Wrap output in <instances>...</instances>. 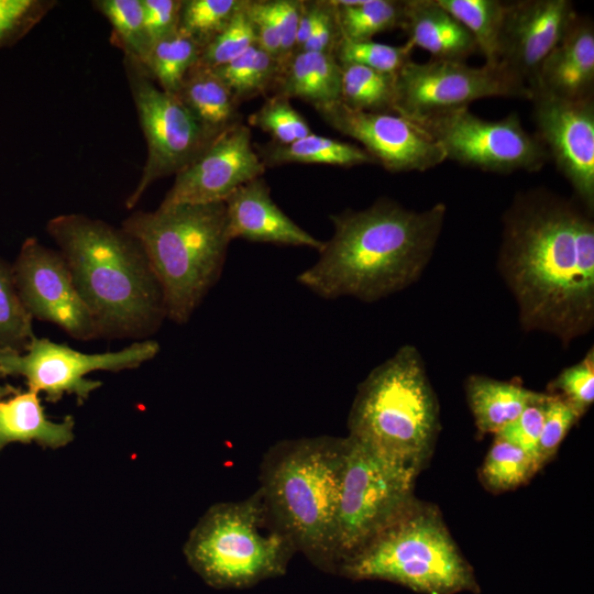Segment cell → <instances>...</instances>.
<instances>
[{"mask_svg":"<svg viewBox=\"0 0 594 594\" xmlns=\"http://www.w3.org/2000/svg\"><path fill=\"white\" fill-rule=\"evenodd\" d=\"M265 169L252 142L251 129L237 123L175 175L160 206L224 202L238 188L262 177Z\"/></svg>","mask_w":594,"mask_h":594,"instance_id":"17","label":"cell"},{"mask_svg":"<svg viewBox=\"0 0 594 594\" xmlns=\"http://www.w3.org/2000/svg\"><path fill=\"white\" fill-rule=\"evenodd\" d=\"M254 147L266 168L284 164L353 167L375 163L365 150L355 144L315 133L288 144L271 141Z\"/></svg>","mask_w":594,"mask_h":594,"instance_id":"26","label":"cell"},{"mask_svg":"<svg viewBox=\"0 0 594 594\" xmlns=\"http://www.w3.org/2000/svg\"><path fill=\"white\" fill-rule=\"evenodd\" d=\"M348 427V437L420 471L440 422L439 404L416 346H400L370 372L358 387Z\"/></svg>","mask_w":594,"mask_h":594,"instance_id":"6","label":"cell"},{"mask_svg":"<svg viewBox=\"0 0 594 594\" xmlns=\"http://www.w3.org/2000/svg\"><path fill=\"white\" fill-rule=\"evenodd\" d=\"M160 349L156 341L146 339L120 351L84 353L66 343L35 337L24 352L0 351V377H24L29 388L44 393L51 403L70 394L82 404L102 384L87 378L89 373L136 369L153 360Z\"/></svg>","mask_w":594,"mask_h":594,"instance_id":"12","label":"cell"},{"mask_svg":"<svg viewBox=\"0 0 594 594\" xmlns=\"http://www.w3.org/2000/svg\"><path fill=\"white\" fill-rule=\"evenodd\" d=\"M550 394H557L571 404L582 416L594 400V350L584 358L562 370L548 386Z\"/></svg>","mask_w":594,"mask_h":594,"instance_id":"41","label":"cell"},{"mask_svg":"<svg viewBox=\"0 0 594 594\" xmlns=\"http://www.w3.org/2000/svg\"><path fill=\"white\" fill-rule=\"evenodd\" d=\"M121 228L139 241L162 288L166 318L189 321L222 273L228 246L224 202L135 211Z\"/></svg>","mask_w":594,"mask_h":594,"instance_id":"5","label":"cell"},{"mask_svg":"<svg viewBox=\"0 0 594 594\" xmlns=\"http://www.w3.org/2000/svg\"><path fill=\"white\" fill-rule=\"evenodd\" d=\"M74 427L72 416L48 419L37 392L0 383V451L11 442L58 449L73 441Z\"/></svg>","mask_w":594,"mask_h":594,"instance_id":"21","label":"cell"},{"mask_svg":"<svg viewBox=\"0 0 594 594\" xmlns=\"http://www.w3.org/2000/svg\"><path fill=\"white\" fill-rule=\"evenodd\" d=\"M343 38L370 41L374 35L402 29L405 0H329Z\"/></svg>","mask_w":594,"mask_h":594,"instance_id":"27","label":"cell"},{"mask_svg":"<svg viewBox=\"0 0 594 594\" xmlns=\"http://www.w3.org/2000/svg\"><path fill=\"white\" fill-rule=\"evenodd\" d=\"M465 393L475 425L483 433H497L542 395L519 383L477 374L468 377Z\"/></svg>","mask_w":594,"mask_h":594,"instance_id":"24","label":"cell"},{"mask_svg":"<svg viewBox=\"0 0 594 594\" xmlns=\"http://www.w3.org/2000/svg\"><path fill=\"white\" fill-rule=\"evenodd\" d=\"M321 13V0L305 1L299 19L295 53L298 52L311 36ZM294 53V54H295Z\"/></svg>","mask_w":594,"mask_h":594,"instance_id":"47","label":"cell"},{"mask_svg":"<svg viewBox=\"0 0 594 594\" xmlns=\"http://www.w3.org/2000/svg\"><path fill=\"white\" fill-rule=\"evenodd\" d=\"M92 4L112 28L110 41L121 48L125 57L142 63L150 48L142 1L97 0Z\"/></svg>","mask_w":594,"mask_h":594,"instance_id":"33","label":"cell"},{"mask_svg":"<svg viewBox=\"0 0 594 594\" xmlns=\"http://www.w3.org/2000/svg\"><path fill=\"white\" fill-rule=\"evenodd\" d=\"M538 470L535 459L521 448L495 437L483 463L481 475L491 491L502 492L524 484Z\"/></svg>","mask_w":594,"mask_h":594,"instance_id":"34","label":"cell"},{"mask_svg":"<svg viewBox=\"0 0 594 594\" xmlns=\"http://www.w3.org/2000/svg\"><path fill=\"white\" fill-rule=\"evenodd\" d=\"M414 47L409 43L389 45L370 41H350L341 37L333 55L340 65L356 64L382 73L397 74L411 59Z\"/></svg>","mask_w":594,"mask_h":594,"instance_id":"36","label":"cell"},{"mask_svg":"<svg viewBox=\"0 0 594 594\" xmlns=\"http://www.w3.org/2000/svg\"><path fill=\"white\" fill-rule=\"evenodd\" d=\"M147 156L138 185L125 199L132 209L156 180L176 175L219 135L208 130L177 96L162 90L135 59L123 57Z\"/></svg>","mask_w":594,"mask_h":594,"instance_id":"11","label":"cell"},{"mask_svg":"<svg viewBox=\"0 0 594 594\" xmlns=\"http://www.w3.org/2000/svg\"><path fill=\"white\" fill-rule=\"evenodd\" d=\"M578 13L570 0L506 2L499 63L534 92L539 68Z\"/></svg>","mask_w":594,"mask_h":594,"instance_id":"18","label":"cell"},{"mask_svg":"<svg viewBox=\"0 0 594 594\" xmlns=\"http://www.w3.org/2000/svg\"><path fill=\"white\" fill-rule=\"evenodd\" d=\"M227 231L230 240L277 245L306 246L319 251L323 241L294 222L273 200L271 188L262 177L238 188L224 200Z\"/></svg>","mask_w":594,"mask_h":594,"instance_id":"19","label":"cell"},{"mask_svg":"<svg viewBox=\"0 0 594 594\" xmlns=\"http://www.w3.org/2000/svg\"><path fill=\"white\" fill-rule=\"evenodd\" d=\"M296 548L260 494L211 506L184 547L194 571L216 588H243L283 575Z\"/></svg>","mask_w":594,"mask_h":594,"instance_id":"8","label":"cell"},{"mask_svg":"<svg viewBox=\"0 0 594 594\" xmlns=\"http://www.w3.org/2000/svg\"><path fill=\"white\" fill-rule=\"evenodd\" d=\"M245 9L254 30L256 45L277 61L280 37L268 0H245Z\"/></svg>","mask_w":594,"mask_h":594,"instance_id":"45","label":"cell"},{"mask_svg":"<svg viewBox=\"0 0 594 594\" xmlns=\"http://www.w3.org/2000/svg\"><path fill=\"white\" fill-rule=\"evenodd\" d=\"M238 105L272 90L278 75L275 57L256 44L233 61L212 68Z\"/></svg>","mask_w":594,"mask_h":594,"instance_id":"30","label":"cell"},{"mask_svg":"<svg viewBox=\"0 0 594 594\" xmlns=\"http://www.w3.org/2000/svg\"><path fill=\"white\" fill-rule=\"evenodd\" d=\"M57 3L55 0H0V47L24 37Z\"/></svg>","mask_w":594,"mask_h":594,"instance_id":"40","label":"cell"},{"mask_svg":"<svg viewBox=\"0 0 594 594\" xmlns=\"http://www.w3.org/2000/svg\"><path fill=\"white\" fill-rule=\"evenodd\" d=\"M255 44L254 30L243 0L230 23L202 48L196 66L216 68L233 61Z\"/></svg>","mask_w":594,"mask_h":594,"instance_id":"38","label":"cell"},{"mask_svg":"<svg viewBox=\"0 0 594 594\" xmlns=\"http://www.w3.org/2000/svg\"><path fill=\"white\" fill-rule=\"evenodd\" d=\"M535 92L564 100L594 98V26L576 15L562 38L542 62Z\"/></svg>","mask_w":594,"mask_h":594,"instance_id":"20","label":"cell"},{"mask_svg":"<svg viewBox=\"0 0 594 594\" xmlns=\"http://www.w3.org/2000/svg\"><path fill=\"white\" fill-rule=\"evenodd\" d=\"M175 96L213 133L220 134L242 122L239 105L228 86L212 69L194 66Z\"/></svg>","mask_w":594,"mask_h":594,"instance_id":"25","label":"cell"},{"mask_svg":"<svg viewBox=\"0 0 594 594\" xmlns=\"http://www.w3.org/2000/svg\"><path fill=\"white\" fill-rule=\"evenodd\" d=\"M473 36L485 64L499 63V38L506 2L499 0H435Z\"/></svg>","mask_w":594,"mask_h":594,"instance_id":"29","label":"cell"},{"mask_svg":"<svg viewBox=\"0 0 594 594\" xmlns=\"http://www.w3.org/2000/svg\"><path fill=\"white\" fill-rule=\"evenodd\" d=\"M47 233L102 339L146 340L166 319L158 279L136 239L106 221L79 213L48 220Z\"/></svg>","mask_w":594,"mask_h":594,"instance_id":"3","label":"cell"},{"mask_svg":"<svg viewBox=\"0 0 594 594\" xmlns=\"http://www.w3.org/2000/svg\"><path fill=\"white\" fill-rule=\"evenodd\" d=\"M488 97L531 101L532 92L501 63L473 67L458 61H410L396 74L394 113L410 119Z\"/></svg>","mask_w":594,"mask_h":594,"instance_id":"13","label":"cell"},{"mask_svg":"<svg viewBox=\"0 0 594 594\" xmlns=\"http://www.w3.org/2000/svg\"><path fill=\"white\" fill-rule=\"evenodd\" d=\"M337 572L354 580H382L422 594L479 593L474 571L464 559L440 513L413 503Z\"/></svg>","mask_w":594,"mask_h":594,"instance_id":"7","label":"cell"},{"mask_svg":"<svg viewBox=\"0 0 594 594\" xmlns=\"http://www.w3.org/2000/svg\"><path fill=\"white\" fill-rule=\"evenodd\" d=\"M498 270L521 328L568 345L594 326V220L578 199L518 191L502 217Z\"/></svg>","mask_w":594,"mask_h":594,"instance_id":"1","label":"cell"},{"mask_svg":"<svg viewBox=\"0 0 594 594\" xmlns=\"http://www.w3.org/2000/svg\"><path fill=\"white\" fill-rule=\"evenodd\" d=\"M402 30L407 43L436 59L465 62L477 51L470 32L435 0H405Z\"/></svg>","mask_w":594,"mask_h":594,"instance_id":"22","label":"cell"},{"mask_svg":"<svg viewBox=\"0 0 594 594\" xmlns=\"http://www.w3.org/2000/svg\"><path fill=\"white\" fill-rule=\"evenodd\" d=\"M348 440L287 439L265 453L257 490L271 516L323 571L336 572V537Z\"/></svg>","mask_w":594,"mask_h":594,"instance_id":"4","label":"cell"},{"mask_svg":"<svg viewBox=\"0 0 594 594\" xmlns=\"http://www.w3.org/2000/svg\"><path fill=\"white\" fill-rule=\"evenodd\" d=\"M268 3L280 37V51L277 58L279 74L295 53L304 0H268Z\"/></svg>","mask_w":594,"mask_h":594,"instance_id":"43","label":"cell"},{"mask_svg":"<svg viewBox=\"0 0 594 594\" xmlns=\"http://www.w3.org/2000/svg\"><path fill=\"white\" fill-rule=\"evenodd\" d=\"M337 521V566L394 521L415 499L417 472L346 437Z\"/></svg>","mask_w":594,"mask_h":594,"instance_id":"9","label":"cell"},{"mask_svg":"<svg viewBox=\"0 0 594 594\" xmlns=\"http://www.w3.org/2000/svg\"><path fill=\"white\" fill-rule=\"evenodd\" d=\"M243 0H183L178 30L202 48L232 20Z\"/></svg>","mask_w":594,"mask_h":594,"instance_id":"35","label":"cell"},{"mask_svg":"<svg viewBox=\"0 0 594 594\" xmlns=\"http://www.w3.org/2000/svg\"><path fill=\"white\" fill-rule=\"evenodd\" d=\"M535 134L557 168L570 183L576 199L594 211V98L564 100L535 92Z\"/></svg>","mask_w":594,"mask_h":594,"instance_id":"16","label":"cell"},{"mask_svg":"<svg viewBox=\"0 0 594 594\" xmlns=\"http://www.w3.org/2000/svg\"><path fill=\"white\" fill-rule=\"evenodd\" d=\"M201 51L194 38L177 30L154 42L140 64L162 90L176 95L186 75L196 66Z\"/></svg>","mask_w":594,"mask_h":594,"instance_id":"28","label":"cell"},{"mask_svg":"<svg viewBox=\"0 0 594 594\" xmlns=\"http://www.w3.org/2000/svg\"><path fill=\"white\" fill-rule=\"evenodd\" d=\"M249 124L272 136V141L288 144L311 134L307 120L279 95L267 97L265 102L249 116Z\"/></svg>","mask_w":594,"mask_h":594,"instance_id":"37","label":"cell"},{"mask_svg":"<svg viewBox=\"0 0 594 594\" xmlns=\"http://www.w3.org/2000/svg\"><path fill=\"white\" fill-rule=\"evenodd\" d=\"M34 338L33 318L16 289L12 265L0 256V351L24 352Z\"/></svg>","mask_w":594,"mask_h":594,"instance_id":"32","label":"cell"},{"mask_svg":"<svg viewBox=\"0 0 594 594\" xmlns=\"http://www.w3.org/2000/svg\"><path fill=\"white\" fill-rule=\"evenodd\" d=\"M441 146L447 160L484 172H539L550 160L541 141L528 133L517 113L499 120L473 114L469 107L407 119Z\"/></svg>","mask_w":594,"mask_h":594,"instance_id":"10","label":"cell"},{"mask_svg":"<svg viewBox=\"0 0 594 594\" xmlns=\"http://www.w3.org/2000/svg\"><path fill=\"white\" fill-rule=\"evenodd\" d=\"M273 95L298 98L315 109L340 101L341 66L333 54L297 52L279 72Z\"/></svg>","mask_w":594,"mask_h":594,"instance_id":"23","label":"cell"},{"mask_svg":"<svg viewBox=\"0 0 594 594\" xmlns=\"http://www.w3.org/2000/svg\"><path fill=\"white\" fill-rule=\"evenodd\" d=\"M315 110L391 173L426 172L447 160L440 145L397 113L354 110L341 101Z\"/></svg>","mask_w":594,"mask_h":594,"instance_id":"15","label":"cell"},{"mask_svg":"<svg viewBox=\"0 0 594 594\" xmlns=\"http://www.w3.org/2000/svg\"><path fill=\"white\" fill-rule=\"evenodd\" d=\"M340 66L342 103L360 111L394 113L396 74L356 64Z\"/></svg>","mask_w":594,"mask_h":594,"instance_id":"31","label":"cell"},{"mask_svg":"<svg viewBox=\"0 0 594 594\" xmlns=\"http://www.w3.org/2000/svg\"><path fill=\"white\" fill-rule=\"evenodd\" d=\"M447 206L422 211L380 198L362 210L331 215L333 234L297 282L324 299L373 302L419 279L440 238Z\"/></svg>","mask_w":594,"mask_h":594,"instance_id":"2","label":"cell"},{"mask_svg":"<svg viewBox=\"0 0 594 594\" xmlns=\"http://www.w3.org/2000/svg\"><path fill=\"white\" fill-rule=\"evenodd\" d=\"M581 417L578 410L561 396L547 393L542 428L537 446L539 468L556 454L569 430Z\"/></svg>","mask_w":594,"mask_h":594,"instance_id":"39","label":"cell"},{"mask_svg":"<svg viewBox=\"0 0 594 594\" xmlns=\"http://www.w3.org/2000/svg\"><path fill=\"white\" fill-rule=\"evenodd\" d=\"M19 295L33 319L53 323L78 341L100 339L59 251L28 238L12 264Z\"/></svg>","mask_w":594,"mask_h":594,"instance_id":"14","label":"cell"},{"mask_svg":"<svg viewBox=\"0 0 594 594\" xmlns=\"http://www.w3.org/2000/svg\"><path fill=\"white\" fill-rule=\"evenodd\" d=\"M341 37L334 7L329 0H321V13L318 23L309 40L298 52L333 54Z\"/></svg>","mask_w":594,"mask_h":594,"instance_id":"46","label":"cell"},{"mask_svg":"<svg viewBox=\"0 0 594 594\" xmlns=\"http://www.w3.org/2000/svg\"><path fill=\"white\" fill-rule=\"evenodd\" d=\"M150 46L178 30L183 0H141Z\"/></svg>","mask_w":594,"mask_h":594,"instance_id":"44","label":"cell"},{"mask_svg":"<svg viewBox=\"0 0 594 594\" xmlns=\"http://www.w3.org/2000/svg\"><path fill=\"white\" fill-rule=\"evenodd\" d=\"M546 398L547 393H542V395L529 404L514 421L509 422L495 433V437L503 438L521 448L535 459L537 465V446L542 428Z\"/></svg>","mask_w":594,"mask_h":594,"instance_id":"42","label":"cell"}]
</instances>
